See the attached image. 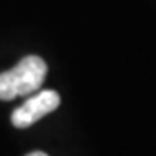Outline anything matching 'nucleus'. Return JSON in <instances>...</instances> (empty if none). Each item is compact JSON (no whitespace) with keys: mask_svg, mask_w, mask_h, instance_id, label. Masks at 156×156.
I'll use <instances>...</instances> for the list:
<instances>
[{"mask_svg":"<svg viewBox=\"0 0 156 156\" xmlns=\"http://www.w3.org/2000/svg\"><path fill=\"white\" fill-rule=\"evenodd\" d=\"M47 64L38 56H26L9 71L0 73V101H12L33 94L42 87Z\"/></svg>","mask_w":156,"mask_h":156,"instance_id":"nucleus-1","label":"nucleus"},{"mask_svg":"<svg viewBox=\"0 0 156 156\" xmlns=\"http://www.w3.org/2000/svg\"><path fill=\"white\" fill-rule=\"evenodd\" d=\"M61 104V97L56 90H42L24 101V104L14 109L11 122L17 128H28L37 123L42 116L49 115Z\"/></svg>","mask_w":156,"mask_h":156,"instance_id":"nucleus-2","label":"nucleus"},{"mask_svg":"<svg viewBox=\"0 0 156 156\" xmlns=\"http://www.w3.org/2000/svg\"><path fill=\"white\" fill-rule=\"evenodd\" d=\"M26 156H49V154H45L42 151H33V153H30V154H26Z\"/></svg>","mask_w":156,"mask_h":156,"instance_id":"nucleus-3","label":"nucleus"}]
</instances>
